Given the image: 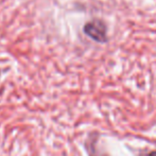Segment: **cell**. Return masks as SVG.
I'll list each match as a JSON object with an SVG mask.
<instances>
[{"instance_id":"cell-1","label":"cell","mask_w":156,"mask_h":156,"mask_svg":"<svg viewBox=\"0 0 156 156\" xmlns=\"http://www.w3.org/2000/svg\"><path fill=\"white\" fill-rule=\"evenodd\" d=\"M107 28L101 19H94L84 26V33L97 43L104 44L107 41Z\"/></svg>"},{"instance_id":"cell-2","label":"cell","mask_w":156,"mask_h":156,"mask_svg":"<svg viewBox=\"0 0 156 156\" xmlns=\"http://www.w3.org/2000/svg\"><path fill=\"white\" fill-rule=\"evenodd\" d=\"M148 156H156V151H153V152H151Z\"/></svg>"},{"instance_id":"cell-3","label":"cell","mask_w":156,"mask_h":156,"mask_svg":"<svg viewBox=\"0 0 156 156\" xmlns=\"http://www.w3.org/2000/svg\"><path fill=\"white\" fill-rule=\"evenodd\" d=\"M89 156H94V154H89Z\"/></svg>"}]
</instances>
